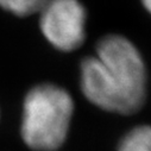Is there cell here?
Here are the masks:
<instances>
[{"mask_svg":"<svg viewBox=\"0 0 151 151\" xmlns=\"http://www.w3.org/2000/svg\"><path fill=\"white\" fill-rule=\"evenodd\" d=\"M144 60L126 37L107 35L98 42L95 55L80 67V86L96 107L118 114L139 112L146 100Z\"/></svg>","mask_w":151,"mask_h":151,"instance_id":"1","label":"cell"},{"mask_svg":"<svg viewBox=\"0 0 151 151\" xmlns=\"http://www.w3.org/2000/svg\"><path fill=\"white\" fill-rule=\"evenodd\" d=\"M74 113V100L62 87L41 83L24 99L23 142L33 151H55L65 142Z\"/></svg>","mask_w":151,"mask_h":151,"instance_id":"2","label":"cell"},{"mask_svg":"<svg viewBox=\"0 0 151 151\" xmlns=\"http://www.w3.org/2000/svg\"><path fill=\"white\" fill-rule=\"evenodd\" d=\"M38 13L41 31L56 49L73 51L83 44L87 12L80 0H45Z\"/></svg>","mask_w":151,"mask_h":151,"instance_id":"3","label":"cell"},{"mask_svg":"<svg viewBox=\"0 0 151 151\" xmlns=\"http://www.w3.org/2000/svg\"><path fill=\"white\" fill-rule=\"evenodd\" d=\"M118 151H151V126L142 125L129 131L122 138Z\"/></svg>","mask_w":151,"mask_h":151,"instance_id":"4","label":"cell"},{"mask_svg":"<svg viewBox=\"0 0 151 151\" xmlns=\"http://www.w3.org/2000/svg\"><path fill=\"white\" fill-rule=\"evenodd\" d=\"M44 1L45 0H0V7L14 16L27 17L38 12Z\"/></svg>","mask_w":151,"mask_h":151,"instance_id":"5","label":"cell"},{"mask_svg":"<svg viewBox=\"0 0 151 151\" xmlns=\"http://www.w3.org/2000/svg\"><path fill=\"white\" fill-rule=\"evenodd\" d=\"M142 4L145 7V10L151 14V0H142Z\"/></svg>","mask_w":151,"mask_h":151,"instance_id":"6","label":"cell"}]
</instances>
